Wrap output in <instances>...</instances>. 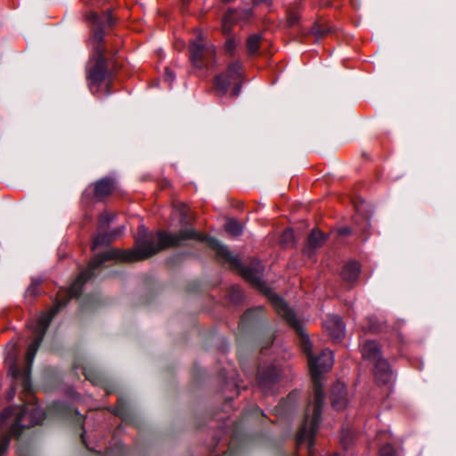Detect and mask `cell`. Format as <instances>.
I'll return each mask as SVG.
<instances>
[{
	"instance_id": "1",
	"label": "cell",
	"mask_w": 456,
	"mask_h": 456,
	"mask_svg": "<svg viewBox=\"0 0 456 456\" xmlns=\"http://www.w3.org/2000/svg\"><path fill=\"white\" fill-rule=\"evenodd\" d=\"M121 424V420L109 411H91L82 426L83 443L91 451L104 453L113 445Z\"/></svg>"
},
{
	"instance_id": "2",
	"label": "cell",
	"mask_w": 456,
	"mask_h": 456,
	"mask_svg": "<svg viewBox=\"0 0 456 456\" xmlns=\"http://www.w3.org/2000/svg\"><path fill=\"white\" fill-rule=\"evenodd\" d=\"M282 379V368L274 362H270L259 368L257 375V381L262 390H273L278 385Z\"/></svg>"
},
{
	"instance_id": "3",
	"label": "cell",
	"mask_w": 456,
	"mask_h": 456,
	"mask_svg": "<svg viewBox=\"0 0 456 456\" xmlns=\"http://www.w3.org/2000/svg\"><path fill=\"white\" fill-rule=\"evenodd\" d=\"M329 402L332 409L336 413L340 414L348 408L350 395L347 385L342 380H335L330 387Z\"/></svg>"
},
{
	"instance_id": "4",
	"label": "cell",
	"mask_w": 456,
	"mask_h": 456,
	"mask_svg": "<svg viewBox=\"0 0 456 456\" xmlns=\"http://www.w3.org/2000/svg\"><path fill=\"white\" fill-rule=\"evenodd\" d=\"M325 332L330 340L333 343H340L346 337V324L339 314H330L326 315L325 322Z\"/></svg>"
},
{
	"instance_id": "5",
	"label": "cell",
	"mask_w": 456,
	"mask_h": 456,
	"mask_svg": "<svg viewBox=\"0 0 456 456\" xmlns=\"http://www.w3.org/2000/svg\"><path fill=\"white\" fill-rule=\"evenodd\" d=\"M373 374L376 385L379 387L388 385L393 376V370L390 362L383 357H380V359L375 361L373 368Z\"/></svg>"
},
{
	"instance_id": "6",
	"label": "cell",
	"mask_w": 456,
	"mask_h": 456,
	"mask_svg": "<svg viewBox=\"0 0 456 456\" xmlns=\"http://www.w3.org/2000/svg\"><path fill=\"white\" fill-rule=\"evenodd\" d=\"M108 64L106 59L103 56H99L88 71L87 79L93 86H99L106 80Z\"/></svg>"
},
{
	"instance_id": "7",
	"label": "cell",
	"mask_w": 456,
	"mask_h": 456,
	"mask_svg": "<svg viewBox=\"0 0 456 456\" xmlns=\"http://www.w3.org/2000/svg\"><path fill=\"white\" fill-rule=\"evenodd\" d=\"M362 274V265L355 259H350L341 268L340 276L341 280L350 285L355 284Z\"/></svg>"
},
{
	"instance_id": "8",
	"label": "cell",
	"mask_w": 456,
	"mask_h": 456,
	"mask_svg": "<svg viewBox=\"0 0 456 456\" xmlns=\"http://www.w3.org/2000/svg\"><path fill=\"white\" fill-rule=\"evenodd\" d=\"M335 364L334 352L331 349H325L322 350L317 356V367L321 373L327 374L330 373Z\"/></svg>"
},
{
	"instance_id": "9",
	"label": "cell",
	"mask_w": 456,
	"mask_h": 456,
	"mask_svg": "<svg viewBox=\"0 0 456 456\" xmlns=\"http://www.w3.org/2000/svg\"><path fill=\"white\" fill-rule=\"evenodd\" d=\"M115 190V181L112 178H104L97 181L94 187V196L103 199L111 196Z\"/></svg>"
},
{
	"instance_id": "10",
	"label": "cell",
	"mask_w": 456,
	"mask_h": 456,
	"mask_svg": "<svg viewBox=\"0 0 456 456\" xmlns=\"http://www.w3.org/2000/svg\"><path fill=\"white\" fill-rule=\"evenodd\" d=\"M361 353L366 361H377L381 356V349L379 343L375 340H367L362 346Z\"/></svg>"
},
{
	"instance_id": "11",
	"label": "cell",
	"mask_w": 456,
	"mask_h": 456,
	"mask_svg": "<svg viewBox=\"0 0 456 456\" xmlns=\"http://www.w3.org/2000/svg\"><path fill=\"white\" fill-rule=\"evenodd\" d=\"M232 84L231 78L226 73H219L213 80V88L218 97H224Z\"/></svg>"
},
{
	"instance_id": "12",
	"label": "cell",
	"mask_w": 456,
	"mask_h": 456,
	"mask_svg": "<svg viewBox=\"0 0 456 456\" xmlns=\"http://www.w3.org/2000/svg\"><path fill=\"white\" fill-rule=\"evenodd\" d=\"M326 239L327 235L322 230L319 228H314L311 231L308 239V248L310 250H316L324 245Z\"/></svg>"
},
{
	"instance_id": "13",
	"label": "cell",
	"mask_w": 456,
	"mask_h": 456,
	"mask_svg": "<svg viewBox=\"0 0 456 456\" xmlns=\"http://www.w3.org/2000/svg\"><path fill=\"white\" fill-rule=\"evenodd\" d=\"M122 233V228H118L116 230H113L111 232L107 233H99L97 237L94 240L93 243V249H97V248L104 246V245H108L111 244L114 239L119 237Z\"/></svg>"
},
{
	"instance_id": "14",
	"label": "cell",
	"mask_w": 456,
	"mask_h": 456,
	"mask_svg": "<svg viewBox=\"0 0 456 456\" xmlns=\"http://www.w3.org/2000/svg\"><path fill=\"white\" fill-rule=\"evenodd\" d=\"M224 229L226 231V233H228L230 236L232 237H239L243 234V231H244V228L243 226L241 225V223L237 221L236 219H229L228 220L225 226H224Z\"/></svg>"
},
{
	"instance_id": "15",
	"label": "cell",
	"mask_w": 456,
	"mask_h": 456,
	"mask_svg": "<svg viewBox=\"0 0 456 456\" xmlns=\"http://www.w3.org/2000/svg\"><path fill=\"white\" fill-rule=\"evenodd\" d=\"M228 298L229 301L233 305L237 306V305L242 304L245 299L244 290L237 285L232 286L228 290Z\"/></svg>"
},
{
	"instance_id": "16",
	"label": "cell",
	"mask_w": 456,
	"mask_h": 456,
	"mask_svg": "<svg viewBox=\"0 0 456 456\" xmlns=\"http://www.w3.org/2000/svg\"><path fill=\"white\" fill-rule=\"evenodd\" d=\"M262 41V36L260 34H252L249 36L248 39L246 40V50L248 52L249 55H254L256 52H258L260 46V43Z\"/></svg>"
},
{
	"instance_id": "17",
	"label": "cell",
	"mask_w": 456,
	"mask_h": 456,
	"mask_svg": "<svg viewBox=\"0 0 456 456\" xmlns=\"http://www.w3.org/2000/svg\"><path fill=\"white\" fill-rule=\"evenodd\" d=\"M204 46L202 44L198 43L196 41H191L189 44V54H190V58L193 64H196L201 56L203 55Z\"/></svg>"
},
{
	"instance_id": "18",
	"label": "cell",
	"mask_w": 456,
	"mask_h": 456,
	"mask_svg": "<svg viewBox=\"0 0 456 456\" xmlns=\"http://www.w3.org/2000/svg\"><path fill=\"white\" fill-rule=\"evenodd\" d=\"M235 9H229L227 11V13L224 15L223 21H222V30H223L224 34L228 35L231 30L233 28L232 24V16H233V13H235Z\"/></svg>"
},
{
	"instance_id": "19",
	"label": "cell",
	"mask_w": 456,
	"mask_h": 456,
	"mask_svg": "<svg viewBox=\"0 0 456 456\" xmlns=\"http://www.w3.org/2000/svg\"><path fill=\"white\" fill-rule=\"evenodd\" d=\"M295 244V235L291 229H287L284 231L281 240V244L284 248H290Z\"/></svg>"
},
{
	"instance_id": "20",
	"label": "cell",
	"mask_w": 456,
	"mask_h": 456,
	"mask_svg": "<svg viewBox=\"0 0 456 456\" xmlns=\"http://www.w3.org/2000/svg\"><path fill=\"white\" fill-rule=\"evenodd\" d=\"M243 71H244V66L242 63H240L239 62H233V63H231L228 68V76L230 78L232 77L233 79H236L242 75Z\"/></svg>"
},
{
	"instance_id": "21",
	"label": "cell",
	"mask_w": 456,
	"mask_h": 456,
	"mask_svg": "<svg viewBox=\"0 0 456 456\" xmlns=\"http://www.w3.org/2000/svg\"><path fill=\"white\" fill-rule=\"evenodd\" d=\"M224 48H225L226 54L228 56H230V57L233 56L235 51H236V41L234 40V38L228 39V41H226V43H225Z\"/></svg>"
},
{
	"instance_id": "22",
	"label": "cell",
	"mask_w": 456,
	"mask_h": 456,
	"mask_svg": "<svg viewBox=\"0 0 456 456\" xmlns=\"http://www.w3.org/2000/svg\"><path fill=\"white\" fill-rule=\"evenodd\" d=\"M379 456H396L395 447L391 444H386L380 447Z\"/></svg>"
},
{
	"instance_id": "23",
	"label": "cell",
	"mask_w": 456,
	"mask_h": 456,
	"mask_svg": "<svg viewBox=\"0 0 456 456\" xmlns=\"http://www.w3.org/2000/svg\"><path fill=\"white\" fill-rule=\"evenodd\" d=\"M165 78H166V81L169 82V83H172L174 81H175V78H176V75H175V72L172 71V70H169L168 68L166 69V71H165Z\"/></svg>"
},
{
	"instance_id": "24",
	"label": "cell",
	"mask_w": 456,
	"mask_h": 456,
	"mask_svg": "<svg viewBox=\"0 0 456 456\" xmlns=\"http://www.w3.org/2000/svg\"><path fill=\"white\" fill-rule=\"evenodd\" d=\"M242 87H243V83H236L232 89V96L237 97L242 90Z\"/></svg>"
}]
</instances>
